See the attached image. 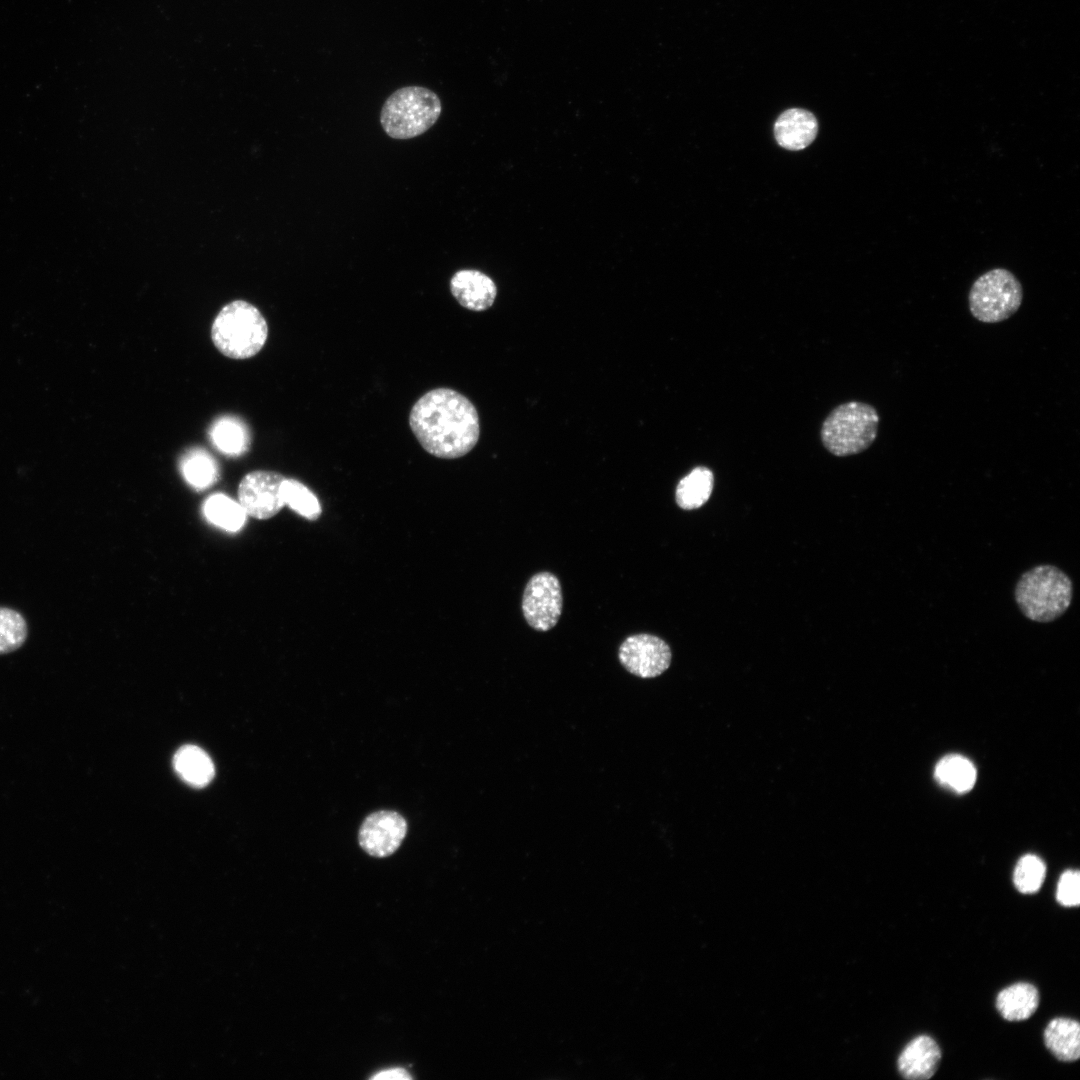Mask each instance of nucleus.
Instances as JSON below:
<instances>
[{
    "label": "nucleus",
    "mask_w": 1080,
    "mask_h": 1080,
    "mask_svg": "<svg viewBox=\"0 0 1080 1080\" xmlns=\"http://www.w3.org/2000/svg\"><path fill=\"white\" fill-rule=\"evenodd\" d=\"M211 437L218 449L227 454H241L249 446L246 427L231 417L220 418L211 429Z\"/></svg>",
    "instance_id": "nucleus-20"
},
{
    "label": "nucleus",
    "mask_w": 1080,
    "mask_h": 1080,
    "mask_svg": "<svg viewBox=\"0 0 1080 1080\" xmlns=\"http://www.w3.org/2000/svg\"><path fill=\"white\" fill-rule=\"evenodd\" d=\"M371 1078L376 1080H403L411 1079V1076L407 1073L406 1070L402 1068H394L381 1071L378 1074L373 1075Z\"/></svg>",
    "instance_id": "nucleus-26"
},
{
    "label": "nucleus",
    "mask_w": 1080,
    "mask_h": 1080,
    "mask_svg": "<svg viewBox=\"0 0 1080 1080\" xmlns=\"http://www.w3.org/2000/svg\"><path fill=\"white\" fill-rule=\"evenodd\" d=\"M671 650L661 638L641 633L627 637L619 647L618 658L631 674L647 679L665 672L671 664Z\"/></svg>",
    "instance_id": "nucleus-8"
},
{
    "label": "nucleus",
    "mask_w": 1080,
    "mask_h": 1080,
    "mask_svg": "<svg viewBox=\"0 0 1080 1080\" xmlns=\"http://www.w3.org/2000/svg\"><path fill=\"white\" fill-rule=\"evenodd\" d=\"M441 111V100L434 91L422 86H406L385 100L380 123L389 137L411 139L431 128Z\"/></svg>",
    "instance_id": "nucleus-4"
},
{
    "label": "nucleus",
    "mask_w": 1080,
    "mask_h": 1080,
    "mask_svg": "<svg viewBox=\"0 0 1080 1080\" xmlns=\"http://www.w3.org/2000/svg\"><path fill=\"white\" fill-rule=\"evenodd\" d=\"M27 624L23 616L7 607H0V654L12 652L24 643Z\"/></svg>",
    "instance_id": "nucleus-24"
},
{
    "label": "nucleus",
    "mask_w": 1080,
    "mask_h": 1080,
    "mask_svg": "<svg viewBox=\"0 0 1080 1080\" xmlns=\"http://www.w3.org/2000/svg\"><path fill=\"white\" fill-rule=\"evenodd\" d=\"M1015 601L1023 615L1036 622H1051L1063 615L1072 602L1069 576L1053 565H1038L1021 575Z\"/></svg>",
    "instance_id": "nucleus-2"
},
{
    "label": "nucleus",
    "mask_w": 1080,
    "mask_h": 1080,
    "mask_svg": "<svg viewBox=\"0 0 1080 1080\" xmlns=\"http://www.w3.org/2000/svg\"><path fill=\"white\" fill-rule=\"evenodd\" d=\"M450 292L458 303L472 311H484L492 306L497 289L486 274L473 269L455 272L449 282Z\"/></svg>",
    "instance_id": "nucleus-11"
},
{
    "label": "nucleus",
    "mask_w": 1080,
    "mask_h": 1080,
    "mask_svg": "<svg viewBox=\"0 0 1080 1080\" xmlns=\"http://www.w3.org/2000/svg\"><path fill=\"white\" fill-rule=\"evenodd\" d=\"M285 478L272 471L245 475L238 488L239 503L246 514L257 519L273 517L285 505L282 485Z\"/></svg>",
    "instance_id": "nucleus-9"
},
{
    "label": "nucleus",
    "mask_w": 1080,
    "mask_h": 1080,
    "mask_svg": "<svg viewBox=\"0 0 1080 1080\" xmlns=\"http://www.w3.org/2000/svg\"><path fill=\"white\" fill-rule=\"evenodd\" d=\"M267 336L265 318L255 306L243 300L225 305L211 328L215 347L232 359L253 357L263 348Z\"/></svg>",
    "instance_id": "nucleus-3"
},
{
    "label": "nucleus",
    "mask_w": 1080,
    "mask_h": 1080,
    "mask_svg": "<svg viewBox=\"0 0 1080 1080\" xmlns=\"http://www.w3.org/2000/svg\"><path fill=\"white\" fill-rule=\"evenodd\" d=\"M1046 875L1045 863L1036 855L1022 856L1013 872V883L1023 894L1036 893L1042 886Z\"/></svg>",
    "instance_id": "nucleus-23"
},
{
    "label": "nucleus",
    "mask_w": 1080,
    "mask_h": 1080,
    "mask_svg": "<svg viewBox=\"0 0 1080 1080\" xmlns=\"http://www.w3.org/2000/svg\"><path fill=\"white\" fill-rule=\"evenodd\" d=\"M714 484L713 472L697 466L678 482L675 491L677 505L684 510L701 507L709 499Z\"/></svg>",
    "instance_id": "nucleus-17"
},
{
    "label": "nucleus",
    "mask_w": 1080,
    "mask_h": 1080,
    "mask_svg": "<svg viewBox=\"0 0 1080 1080\" xmlns=\"http://www.w3.org/2000/svg\"><path fill=\"white\" fill-rule=\"evenodd\" d=\"M409 426L425 451L444 459L466 455L480 435L475 406L450 388H436L422 395L410 411Z\"/></svg>",
    "instance_id": "nucleus-1"
},
{
    "label": "nucleus",
    "mask_w": 1080,
    "mask_h": 1080,
    "mask_svg": "<svg viewBox=\"0 0 1080 1080\" xmlns=\"http://www.w3.org/2000/svg\"><path fill=\"white\" fill-rule=\"evenodd\" d=\"M522 611L527 623L535 630L544 632L552 629L562 613V592L558 578L549 572L532 576L524 590Z\"/></svg>",
    "instance_id": "nucleus-7"
},
{
    "label": "nucleus",
    "mask_w": 1080,
    "mask_h": 1080,
    "mask_svg": "<svg viewBox=\"0 0 1080 1080\" xmlns=\"http://www.w3.org/2000/svg\"><path fill=\"white\" fill-rule=\"evenodd\" d=\"M173 767L184 782L197 788L209 784L215 775L211 758L196 745L180 747L173 757Z\"/></svg>",
    "instance_id": "nucleus-16"
},
{
    "label": "nucleus",
    "mask_w": 1080,
    "mask_h": 1080,
    "mask_svg": "<svg viewBox=\"0 0 1080 1080\" xmlns=\"http://www.w3.org/2000/svg\"><path fill=\"white\" fill-rule=\"evenodd\" d=\"M1022 301L1020 281L1005 268H994L980 275L968 294L972 316L983 323H998L1010 318Z\"/></svg>",
    "instance_id": "nucleus-6"
},
{
    "label": "nucleus",
    "mask_w": 1080,
    "mask_h": 1080,
    "mask_svg": "<svg viewBox=\"0 0 1080 1080\" xmlns=\"http://www.w3.org/2000/svg\"><path fill=\"white\" fill-rule=\"evenodd\" d=\"M1057 901L1065 907L1078 906L1080 903V875L1077 870L1063 872L1057 883Z\"/></svg>",
    "instance_id": "nucleus-25"
},
{
    "label": "nucleus",
    "mask_w": 1080,
    "mask_h": 1080,
    "mask_svg": "<svg viewBox=\"0 0 1080 1080\" xmlns=\"http://www.w3.org/2000/svg\"><path fill=\"white\" fill-rule=\"evenodd\" d=\"M181 468L187 482L198 489L212 485L218 477L215 460L203 450H191L182 460Z\"/></svg>",
    "instance_id": "nucleus-21"
},
{
    "label": "nucleus",
    "mask_w": 1080,
    "mask_h": 1080,
    "mask_svg": "<svg viewBox=\"0 0 1080 1080\" xmlns=\"http://www.w3.org/2000/svg\"><path fill=\"white\" fill-rule=\"evenodd\" d=\"M936 780L959 793L967 792L975 784L976 769L965 757L958 754L947 755L935 767Z\"/></svg>",
    "instance_id": "nucleus-18"
},
{
    "label": "nucleus",
    "mask_w": 1080,
    "mask_h": 1080,
    "mask_svg": "<svg viewBox=\"0 0 1080 1080\" xmlns=\"http://www.w3.org/2000/svg\"><path fill=\"white\" fill-rule=\"evenodd\" d=\"M941 1050L937 1042L927 1035L912 1039L902 1050L897 1068L902 1077L909 1080H925L937 1071Z\"/></svg>",
    "instance_id": "nucleus-12"
},
{
    "label": "nucleus",
    "mask_w": 1080,
    "mask_h": 1080,
    "mask_svg": "<svg viewBox=\"0 0 1080 1080\" xmlns=\"http://www.w3.org/2000/svg\"><path fill=\"white\" fill-rule=\"evenodd\" d=\"M1044 1043L1055 1058L1076 1061L1080 1056V1025L1070 1018H1054L1044 1030Z\"/></svg>",
    "instance_id": "nucleus-14"
},
{
    "label": "nucleus",
    "mask_w": 1080,
    "mask_h": 1080,
    "mask_svg": "<svg viewBox=\"0 0 1080 1080\" xmlns=\"http://www.w3.org/2000/svg\"><path fill=\"white\" fill-rule=\"evenodd\" d=\"M879 421L877 410L868 403L849 401L840 404L822 423V444L839 457L861 453L875 441Z\"/></svg>",
    "instance_id": "nucleus-5"
},
{
    "label": "nucleus",
    "mask_w": 1080,
    "mask_h": 1080,
    "mask_svg": "<svg viewBox=\"0 0 1080 1080\" xmlns=\"http://www.w3.org/2000/svg\"><path fill=\"white\" fill-rule=\"evenodd\" d=\"M818 131L815 116L804 109L792 108L779 115L774 124L777 143L788 150H802L810 145Z\"/></svg>",
    "instance_id": "nucleus-13"
},
{
    "label": "nucleus",
    "mask_w": 1080,
    "mask_h": 1080,
    "mask_svg": "<svg viewBox=\"0 0 1080 1080\" xmlns=\"http://www.w3.org/2000/svg\"><path fill=\"white\" fill-rule=\"evenodd\" d=\"M283 498L292 510L301 516L316 520L321 514L320 503L315 494L295 479H286L282 485Z\"/></svg>",
    "instance_id": "nucleus-22"
},
{
    "label": "nucleus",
    "mask_w": 1080,
    "mask_h": 1080,
    "mask_svg": "<svg viewBox=\"0 0 1080 1080\" xmlns=\"http://www.w3.org/2000/svg\"><path fill=\"white\" fill-rule=\"evenodd\" d=\"M407 822L396 811L380 810L368 815L358 833L360 847L370 856L383 858L392 855L407 834Z\"/></svg>",
    "instance_id": "nucleus-10"
},
{
    "label": "nucleus",
    "mask_w": 1080,
    "mask_h": 1080,
    "mask_svg": "<svg viewBox=\"0 0 1080 1080\" xmlns=\"http://www.w3.org/2000/svg\"><path fill=\"white\" fill-rule=\"evenodd\" d=\"M1040 1001L1037 988L1026 982L1012 984L996 997V1008L1008 1021H1022L1034 1014Z\"/></svg>",
    "instance_id": "nucleus-15"
},
{
    "label": "nucleus",
    "mask_w": 1080,
    "mask_h": 1080,
    "mask_svg": "<svg viewBox=\"0 0 1080 1080\" xmlns=\"http://www.w3.org/2000/svg\"><path fill=\"white\" fill-rule=\"evenodd\" d=\"M203 509L209 521L227 531L239 530L246 519V512L240 503L224 494L209 497Z\"/></svg>",
    "instance_id": "nucleus-19"
}]
</instances>
